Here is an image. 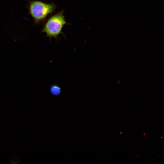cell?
I'll list each match as a JSON object with an SVG mask.
<instances>
[{
    "mask_svg": "<svg viewBox=\"0 0 164 164\" xmlns=\"http://www.w3.org/2000/svg\"><path fill=\"white\" fill-rule=\"evenodd\" d=\"M50 91L51 93L54 95H57L60 94L61 92L60 87L56 84L52 85L50 88Z\"/></svg>",
    "mask_w": 164,
    "mask_h": 164,
    "instance_id": "obj_3",
    "label": "cell"
},
{
    "mask_svg": "<svg viewBox=\"0 0 164 164\" xmlns=\"http://www.w3.org/2000/svg\"><path fill=\"white\" fill-rule=\"evenodd\" d=\"M67 24L63 15V11H61L50 17L45 24L42 32L45 33L50 40L54 37L56 39L61 33L63 26Z\"/></svg>",
    "mask_w": 164,
    "mask_h": 164,
    "instance_id": "obj_2",
    "label": "cell"
},
{
    "mask_svg": "<svg viewBox=\"0 0 164 164\" xmlns=\"http://www.w3.org/2000/svg\"><path fill=\"white\" fill-rule=\"evenodd\" d=\"M56 7L53 3H46L39 1H30L28 5L29 13L36 24L45 19L53 12Z\"/></svg>",
    "mask_w": 164,
    "mask_h": 164,
    "instance_id": "obj_1",
    "label": "cell"
}]
</instances>
